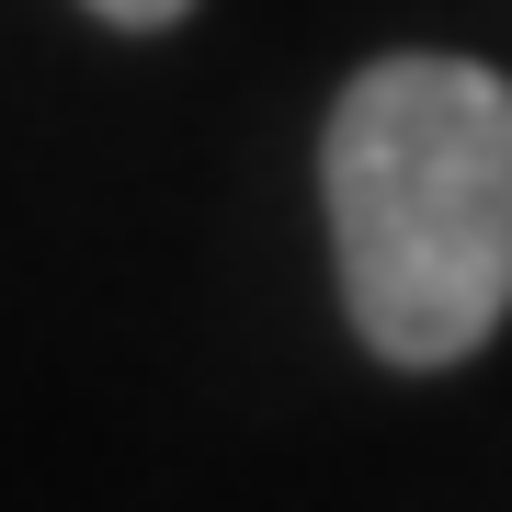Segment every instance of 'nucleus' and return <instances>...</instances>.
<instances>
[{
  "mask_svg": "<svg viewBox=\"0 0 512 512\" xmlns=\"http://www.w3.org/2000/svg\"><path fill=\"white\" fill-rule=\"evenodd\" d=\"M80 12H103V23H126V35H160V23H183L194 0H80Z\"/></svg>",
  "mask_w": 512,
  "mask_h": 512,
  "instance_id": "f03ea898",
  "label": "nucleus"
},
{
  "mask_svg": "<svg viewBox=\"0 0 512 512\" xmlns=\"http://www.w3.org/2000/svg\"><path fill=\"white\" fill-rule=\"evenodd\" d=\"M319 205L353 342L399 376L467 365L512 319V80L478 57H376L319 126Z\"/></svg>",
  "mask_w": 512,
  "mask_h": 512,
  "instance_id": "f257e3e1",
  "label": "nucleus"
}]
</instances>
